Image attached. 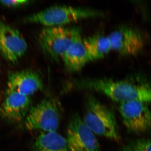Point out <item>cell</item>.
Wrapping results in <instances>:
<instances>
[{
	"mask_svg": "<svg viewBox=\"0 0 151 151\" xmlns=\"http://www.w3.org/2000/svg\"><path fill=\"white\" fill-rule=\"evenodd\" d=\"M104 15L102 11L95 9L56 6L30 15L26 17L24 21L41 24L46 27L59 26L81 19Z\"/></svg>",
	"mask_w": 151,
	"mask_h": 151,
	"instance_id": "obj_3",
	"label": "cell"
},
{
	"mask_svg": "<svg viewBox=\"0 0 151 151\" xmlns=\"http://www.w3.org/2000/svg\"><path fill=\"white\" fill-rule=\"evenodd\" d=\"M27 48L26 41L18 30L0 22V53L6 60L15 63Z\"/></svg>",
	"mask_w": 151,
	"mask_h": 151,
	"instance_id": "obj_8",
	"label": "cell"
},
{
	"mask_svg": "<svg viewBox=\"0 0 151 151\" xmlns=\"http://www.w3.org/2000/svg\"><path fill=\"white\" fill-rule=\"evenodd\" d=\"M7 87V93L16 92L29 97L44 88L40 76L29 70L10 71L8 74Z\"/></svg>",
	"mask_w": 151,
	"mask_h": 151,
	"instance_id": "obj_10",
	"label": "cell"
},
{
	"mask_svg": "<svg viewBox=\"0 0 151 151\" xmlns=\"http://www.w3.org/2000/svg\"><path fill=\"white\" fill-rule=\"evenodd\" d=\"M112 50L123 55H135L144 47L145 42L137 31L128 27L118 28L108 35Z\"/></svg>",
	"mask_w": 151,
	"mask_h": 151,
	"instance_id": "obj_9",
	"label": "cell"
},
{
	"mask_svg": "<svg viewBox=\"0 0 151 151\" xmlns=\"http://www.w3.org/2000/svg\"><path fill=\"white\" fill-rule=\"evenodd\" d=\"M92 87L118 103L138 101L151 104V86L148 85L104 78L95 79Z\"/></svg>",
	"mask_w": 151,
	"mask_h": 151,
	"instance_id": "obj_1",
	"label": "cell"
},
{
	"mask_svg": "<svg viewBox=\"0 0 151 151\" xmlns=\"http://www.w3.org/2000/svg\"><path fill=\"white\" fill-rule=\"evenodd\" d=\"M60 110L57 101L44 99L31 108L24 120L26 129L44 132H56L59 127Z\"/></svg>",
	"mask_w": 151,
	"mask_h": 151,
	"instance_id": "obj_5",
	"label": "cell"
},
{
	"mask_svg": "<svg viewBox=\"0 0 151 151\" xmlns=\"http://www.w3.org/2000/svg\"><path fill=\"white\" fill-rule=\"evenodd\" d=\"M7 94L0 107L1 115L11 122L20 123L25 120L30 110L29 97L16 92Z\"/></svg>",
	"mask_w": 151,
	"mask_h": 151,
	"instance_id": "obj_11",
	"label": "cell"
},
{
	"mask_svg": "<svg viewBox=\"0 0 151 151\" xmlns=\"http://www.w3.org/2000/svg\"><path fill=\"white\" fill-rule=\"evenodd\" d=\"M32 151H69L66 138L56 132H42L36 139Z\"/></svg>",
	"mask_w": 151,
	"mask_h": 151,
	"instance_id": "obj_13",
	"label": "cell"
},
{
	"mask_svg": "<svg viewBox=\"0 0 151 151\" xmlns=\"http://www.w3.org/2000/svg\"><path fill=\"white\" fill-rule=\"evenodd\" d=\"M80 34V29L77 27H46L41 30L38 40L43 51L58 60L62 58L68 47Z\"/></svg>",
	"mask_w": 151,
	"mask_h": 151,
	"instance_id": "obj_4",
	"label": "cell"
},
{
	"mask_svg": "<svg viewBox=\"0 0 151 151\" xmlns=\"http://www.w3.org/2000/svg\"><path fill=\"white\" fill-rule=\"evenodd\" d=\"M122 151H151V139L142 138L130 141Z\"/></svg>",
	"mask_w": 151,
	"mask_h": 151,
	"instance_id": "obj_15",
	"label": "cell"
},
{
	"mask_svg": "<svg viewBox=\"0 0 151 151\" xmlns=\"http://www.w3.org/2000/svg\"><path fill=\"white\" fill-rule=\"evenodd\" d=\"M94 134L118 142L120 140L116 118L112 111L95 97L89 95L83 119Z\"/></svg>",
	"mask_w": 151,
	"mask_h": 151,
	"instance_id": "obj_2",
	"label": "cell"
},
{
	"mask_svg": "<svg viewBox=\"0 0 151 151\" xmlns=\"http://www.w3.org/2000/svg\"><path fill=\"white\" fill-rule=\"evenodd\" d=\"M119 103L118 110L122 122L129 131L141 134L151 129V110L148 104L138 101Z\"/></svg>",
	"mask_w": 151,
	"mask_h": 151,
	"instance_id": "obj_6",
	"label": "cell"
},
{
	"mask_svg": "<svg viewBox=\"0 0 151 151\" xmlns=\"http://www.w3.org/2000/svg\"><path fill=\"white\" fill-rule=\"evenodd\" d=\"M94 134L78 114L73 115L66 130V139L69 151H101Z\"/></svg>",
	"mask_w": 151,
	"mask_h": 151,
	"instance_id": "obj_7",
	"label": "cell"
},
{
	"mask_svg": "<svg viewBox=\"0 0 151 151\" xmlns=\"http://www.w3.org/2000/svg\"><path fill=\"white\" fill-rule=\"evenodd\" d=\"M83 41L91 61L104 57L112 50L108 36L97 34L83 39Z\"/></svg>",
	"mask_w": 151,
	"mask_h": 151,
	"instance_id": "obj_14",
	"label": "cell"
},
{
	"mask_svg": "<svg viewBox=\"0 0 151 151\" xmlns=\"http://www.w3.org/2000/svg\"><path fill=\"white\" fill-rule=\"evenodd\" d=\"M61 59L65 68L70 72L81 70L87 63L91 61L81 34L68 47Z\"/></svg>",
	"mask_w": 151,
	"mask_h": 151,
	"instance_id": "obj_12",
	"label": "cell"
},
{
	"mask_svg": "<svg viewBox=\"0 0 151 151\" xmlns=\"http://www.w3.org/2000/svg\"><path fill=\"white\" fill-rule=\"evenodd\" d=\"M27 0H9V1H0V3L4 5L9 7H17L25 4L28 2Z\"/></svg>",
	"mask_w": 151,
	"mask_h": 151,
	"instance_id": "obj_16",
	"label": "cell"
}]
</instances>
